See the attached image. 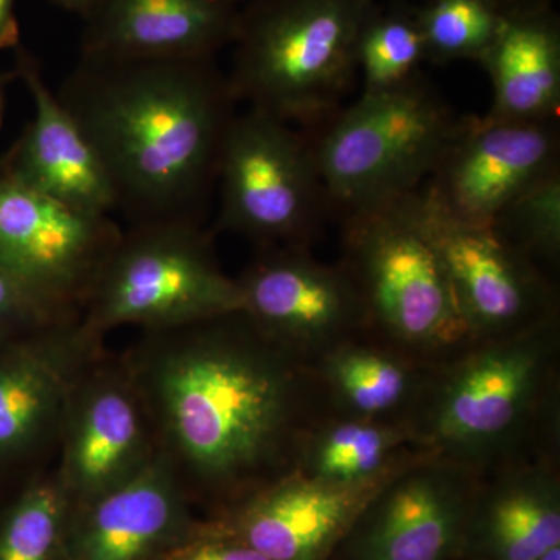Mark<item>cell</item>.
<instances>
[{
	"mask_svg": "<svg viewBox=\"0 0 560 560\" xmlns=\"http://www.w3.org/2000/svg\"><path fill=\"white\" fill-rule=\"evenodd\" d=\"M121 357L190 504L232 510L296 469L298 359L245 313L140 330Z\"/></svg>",
	"mask_w": 560,
	"mask_h": 560,
	"instance_id": "6da1fadb",
	"label": "cell"
},
{
	"mask_svg": "<svg viewBox=\"0 0 560 560\" xmlns=\"http://www.w3.org/2000/svg\"><path fill=\"white\" fill-rule=\"evenodd\" d=\"M132 224L202 223L237 98L208 58L80 57L55 92Z\"/></svg>",
	"mask_w": 560,
	"mask_h": 560,
	"instance_id": "7a4b0ae2",
	"label": "cell"
},
{
	"mask_svg": "<svg viewBox=\"0 0 560 560\" xmlns=\"http://www.w3.org/2000/svg\"><path fill=\"white\" fill-rule=\"evenodd\" d=\"M375 0H248L238 11L232 92L302 131L342 108L352 91L357 43Z\"/></svg>",
	"mask_w": 560,
	"mask_h": 560,
	"instance_id": "3957f363",
	"label": "cell"
},
{
	"mask_svg": "<svg viewBox=\"0 0 560 560\" xmlns=\"http://www.w3.org/2000/svg\"><path fill=\"white\" fill-rule=\"evenodd\" d=\"M458 120L418 79L397 90L363 92L359 101L304 131L331 213L342 219L419 190Z\"/></svg>",
	"mask_w": 560,
	"mask_h": 560,
	"instance_id": "277c9868",
	"label": "cell"
},
{
	"mask_svg": "<svg viewBox=\"0 0 560 560\" xmlns=\"http://www.w3.org/2000/svg\"><path fill=\"white\" fill-rule=\"evenodd\" d=\"M241 308L237 279L221 270L202 223L164 221L121 231L81 323L106 338L119 327L165 329Z\"/></svg>",
	"mask_w": 560,
	"mask_h": 560,
	"instance_id": "5b68a950",
	"label": "cell"
},
{
	"mask_svg": "<svg viewBox=\"0 0 560 560\" xmlns=\"http://www.w3.org/2000/svg\"><path fill=\"white\" fill-rule=\"evenodd\" d=\"M412 194L342 217V267L359 290L366 323L390 340L419 350L456 348L474 338L420 228Z\"/></svg>",
	"mask_w": 560,
	"mask_h": 560,
	"instance_id": "8992f818",
	"label": "cell"
},
{
	"mask_svg": "<svg viewBox=\"0 0 560 560\" xmlns=\"http://www.w3.org/2000/svg\"><path fill=\"white\" fill-rule=\"evenodd\" d=\"M217 184V228L264 249L305 248L331 215L307 136L261 110L235 114Z\"/></svg>",
	"mask_w": 560,
	"mask_h": 560,
	"instance_id": "52a82bcc",
	"label": "cell"
},
{
	"mask_svg": "<svg viewBox=\"0 0 560 560\" xmlns=\"http://www.w3.org/2000/svg\"><path fill=\"white\" fill-rule=\"evenodd\" d=\"M121 228L0 178V270L46 318L83 316Z\"/></svg>",
	"mask_w": 560,
	"mask_h": 560,
	"instance_id": "ba28073f",
	"label": "cell"
},
{
	"mask_svg": "<svg viewBox=\"0 0 560 560\" xmlns=\"http://www.w3.org/2000/svg\"><path fill=\"white\" fill-rule=\"evenodd\" d=\"M105 348L81 319L0 337V469L22 481L54 469L70 393Z\"/></svg>",
	"mask_w": 560,
	"mask_h": 560,
	"instance_id": "9c48e42d",
	"label": "cell"
},
{
	"mask_svg": "<svg viewBox=\"0 0 560 560\" xmlns=\"http://www.w3.org/2000/svg\"><path fill=\"white\" fill-rule=\"evenodd\" d=\"M158 458L142 394L121 353L103 349L70 393L54 471L70 514L142 474Z\"/></svg>",
	"mask_w": 560,
	"mask_h": 560,
	"instance_id": "30bf717a",
	"label": "cell"
},
{
	"mask_svg": "<svg viewBox=\"0 0 560 560\" xmlns=\"http://www.w3.org/2000/svg\"><path fill=\"white\" fill-rule=\"evenodd\" d=\"M423 234L440 257L474 341L512 337L555 316L550 285L492 224L459 219L425 184L412 194Z\"/></svg>",
	"mask_w": 560,
	"mask_h": 560,
	"instance_id": "8fae6325",
	"label": "cell"
},
{
	"mask_svg": "<svg viewBox=\"0 0 560 560\" xmlns=\"http://www.w3.org/2000/svg\"><path fill=\"white\" fill-rule=\"evenodd\" d=\"M555 316L533 327L480 342L441 383L429 418V438L459 455L489 451L517 431L533 410L547 374Z\"/></svg>",
	"mask_w": 560,
	"mask_h": 560,
	"instance_id": "7c38bea8",
	"label": "cell"
},
{
	"mask_svg": "<svg viewBox=\"0 0 560 560\" xmlns=\"http://www.w3.org/2000/svg\"><path fill=\"white\" fill-rule=\"evenodd\" d=\"M560 171L559 120L459 117L427 189L453 215L492 223L523 191Z\"/></svg>",
	"mask_w": 560,
	"mask_h": 560,
	"instance_id": "4fadbf2b",
	"label": "cell"
},
{
	"mask_svg": "<svg viewBox=\"0 0 560 560\" xmlns=\"http://www.w3.org/2000/svg\"><path fill=\"white\" fill-rule=\"evenodd\" d=\"M246 318L291 355L335 348L366 323L359 290L345 267H329L305 248H270L241 278Z\"/></svg>",
	"mask_w": 560,
	"mask_h": 560,
	"instance_id": "5bb4252c",
	"label": "cell"
},
{
	"mask_svg": "<svg viewBox=\"0 0 560 560\" xmlns=\"http://www.w3.org/2000/svg\"><path fill=\"white\" fill-rule=\"evenodd\" d=\"M394 475L341 486L294 469L232 508L223 530L271 560H323Z\"/></svg>",
	"mask_w": 560,
	"mask_h": 560,
	"instance_id": "9a60e30c",
	"label": "cell"
},
{
	"mask_svg": "<svg viewBox=\"0 0 560 560\" xmlns=\"http://www.w3.org/2000/svg\"><path fill=\"white\" fill-rule=\"evenodd\" d=\"M467 474L423 464L396 474L368 504L359 560H448L470 517Z\"/></svg>",
	"mask_w": 560,
	"mask_h": 560,
	"instance_id": "2e32d148",
	"label": "cell"
},
{
	"mask_svg": "<svg viewBox=\"0 0 560 560\" xmlns=\"http://www.w3.org/2000/svg\"><path fill=\"white\" fill-rule=\"evenodd\" d=\"M190 506L158 456L131 481L70 514L65 560H156L197 533Z\"/></svg>",
	"mask_w": 560,
	"mask_h": 560,
	"instance_id": "e0dca14e",
	"label": "cell"
},
{
	"mask_svg": "<svg viewBox=\"0 0 560 560\" xmlns=\"http://www.w3.org/2000/svg\"><path fill=\"white\" fill-rule=\"evenodd\" d=\"M238 11L231 0H97L83 16L80 57H217L231 46Z\"/></svg>",
	"mask_w": 560,
	"mask_h": 560,
	"instance_id": "ac0fdd59",
	"label": "cell"
},
{
	"mask_svg": "<svg viewBox=\"0 0 560 560\" xmlns=\"http://www.w3.org/2000/svg\"><path fill=\"white\" fill-rule=\"evenodd\" d=\"M22 73L35 116L3 175L68 208L113 217L116 197L90 140L38 69L27 62Z\"/></svg>",
	"mask_w": 560,
	"mask_h": 560,
	"instance_id": "d6986e66",
	"label": "cell"
},
{
	"mask_svg": "<svg viewBox=\"0 0 560 560\" xmlns=\"http://www.w3.org/2000/svg\"><path fill=\"white\" fill-rule=\"evenodd\" d=\"M492 84L488 116L501 120H559L560 22L552 7L506 14L481 58Z\"/></svg>",
	"mask_w": 560,
	"mask_h": 560,
	"instance_id": "ffe728a7",
	"label": "cell"
},
{
	"mask_svg": "<svg viewBox=\"0 0 560 560\" xmlns=\"http://www.w3.org/2000/svg\"><path fill=\"white\" fill-rule=\"evenodd\" d=\"M478 540L489 560H537L560 547L558 482L523 471L489 493L478 515Z\"/></svg>",
	"mask_w": 560,
	"mask_h": 560,
	"instance_id": "44dd1931",
	"label": "cell"
},
{
	"mask_svg": "<svg viewBox=\"0 0 560 560\" xmlns=\"http://www.w3.org/2000/svg\"><path fill=\"white\" fill-rule=\"evenodd\" d=\"M405 440L404 430L381 419L341 420L301 445L296 470L334 485H370L396 474L393 453Z\"/></svg>",
	"mask_w": 560,
	"mask_h": 560,
	"instance_id": "7402d4cb",
	"label": "cell"
},
{
	"mask_svg": "<svg viewBox=\"0 0 560 560\" xmlns=\"http://www.w3.org/2000/svg\"><path fill=\"white\" fill-rule=\"evenodd\" d=\"M324 363V375L353 418L381 419L410 399L415 374L404 361L345 341Z\"/></svg>",
	"mask_w": 560,
	"mask_h": 560,
	"instance_id": "603a6c76",
	"label": "cell"
},
{
	"mask_svg": "<svg viewBox=\"0 0 560 560\" xmlns=\"http://www.w3.org/2000/svg\"><path fill=\"white\" fill-rule=\"evenodd\" d=\"M427 62L425 40L420 31L418 11L407 3L371 11L357 43V70L363 79V92L397 90L420 79V66Z\"/></svg>",
	"mask_w": 560,
	"mask_h": 560,
	"instance_id": "cb8c5ba5",
	"label": "cell"
},
{
	"mask_svg": "<svg viewBox=\"0 0 560 560\" xmlns=\"http://www.w3.org/2000/svg\"><path fill=\"white\" fill-rule=\"evenodd\" d=\"M69 518L54 469L22 482L0 528V560H65Z\"/></svg>",
	"mask_w": 560,
	"mask_h": 560,
	"instance_id": "d4e9b609",
	"label": "cell"
},
{
	"mask_svg": "<svg viewBox=\"0 0 560 560\" xmlns=\"http://www.w3.org/2000/svg\"><path fill=\"white\" fill-rule=\"evenodd\" d=\"M427 61H480L499 36L506 14L490 0H429L416 9Z\"/></svg>",
	"mask_w": 560,
	"mask_h": 560,
	"instance_id": "484cf974",
	"label": "cell"
},
{
	"mask_svg": "<svg viewBox=\"0 0 560 560\" xmlns=\"http://www.w3.org/2000/svg\"><path fill=\"white\" fill-rule=\"evenodd\" d=\"M499 232L518 253L555 264L560 254V171L523 191L492 221Z\"/></svg>",
	"mask_w": 560,
	"mask_h": 560,
	"instance_id": "4316f807",
	"label": "cell"
},
{
	"mask_svg": "<svg viewBox=\"0 0 560 560\" xmlns=\"http://www.w3.org/2000/svg\"><path fill=\"white\" fill-rule=\"evenodd\" d=\"M156 560H271L223 529L197 530Z\"/></svg>",
	"mask_w": 560,
	"mask_h": 560,
	"instance_id": "83f0119b",
	"label": "cell"
},
{
	"mask_svg": "<svg viewBox=\"0 0 560 560\" xmlns=\"http://www.w3.org/2000/svg\"><path fill=\"white\" fill-rule=\"evenodd\" d=\"M46 323H60L46 318L25 298L20 287L0 270V337L32 329Z\"/></svg>",
	"mask_w": 560,
	"mask_h": 560,
	"instance_id": "f1b7e54d",
	"label": "cell"
},
{
	"mask_svg": "<svg viewBox=\"0 0 560 560\" xmlns=\"http://www.w3.org/2000/svg\"><path fill=\"white\" fill-rule=\"evenodd\" d=\"M14 3L16 0H0V49L14 46L20 38Z\"/></svg>",
	"mask_w": 560,
	"mask_h": 560,
	"instance_id": "f546056e",
	"label": "cell"
},
{
	"mask_svg": "<svg viewBox=\"0 0 560 560\" xmlns=\"http://www.w3.org/2000/svg\"><path fill=\"white\" fill-rule=\"evenodd\" d=\"M503 14L521 13V11L552 7L555 0H490Z\"/></svg>",
	"mask_w": 560,
	"mask_h": 560,
	"instance_id": "4dcf8cb0",
	"label": "cell"
},
{
	"mask_svg": "<svg viewBox=\"0 0 560 560\" xmlns=\"http://www.w3.org/2000/svg\"><path fill=\"white\" fill-rule=\"evenodd\" d=\"M51 2L60 5L61 9L75 11V13H80L81 16H84V14L95 5L97 0H51Z\"/></svg>",
	"mask_w": 560,
	"mask_h": 560,
	"instance_id": "1f68e13d",
	"label": "cell"
},
{
	"mask_svg": "<svg viewBox=\"0 0 560 560\" xmlns=\"http://www.w3.org/2000/svg\"><path fill=\"white\" fill-rule=\"evenodd\" d=\"M537 560H560V547L551 548L550 551L545 552Z\"/></svg>",
	"mask_w": 560,
	"mask_h": 560,
	"instance_id": "d6a6232c",
	"label": "cell"
},
{
	"mask_svg": "<svg viewBox=\"0 0 560 560\" xmlns=\"http://www.w3.org/2000/svg\"><path fill=\"white\" fill-rule=\"evenodd\" d=\"M231 2H234V3H235V5L241 7V5H242V3L248 2V0H231Z\"/></svg>",
	"mask_w": 560,
	"mask_h": 560,
	"instance_id": "836d02e7",
	"label": "cell"
}]
</instances>
